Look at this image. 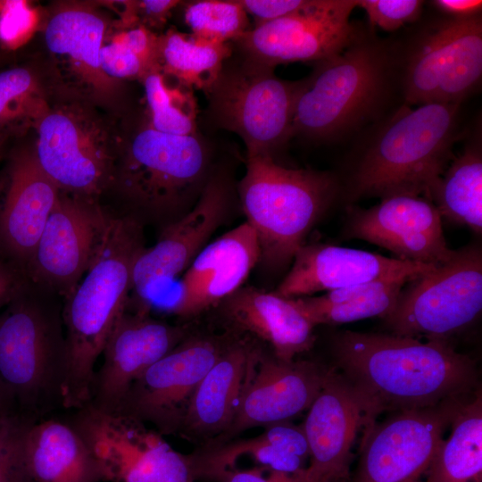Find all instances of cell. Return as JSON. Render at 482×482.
Here are the masks:
<instances>
[{
	"instance_id": "obj_1",
	"label": "cell",
	"mask_w": 482,
	"mask_h": 482,
	"mask_svg": "<svg viewBox=\"0 0 482 482\" xmlns=\"http://www.w3.org/2000/svg\"><path fill=\"white\" fill-rule=\"evenodd\" d=\"M344 378L374 420L383 411H409L461 398L471 392L477 371L471 359L446 340L345 330L333 343Z\"/></svg>"
},
{
	"instance_id": "obj_2",
	"label": "cell",
	"mask_w": 482,
	"mask_h": 482,
	"mask_svg": "<svg viewBox=\"0 0 482 482\" xmlns=\"http://www.w3.org/2000/svg\"><path fill=\"white\" fill-rule=\"evenodd\" d=\"M396 90L392 42L361 28L343 51L313 63L300 79L293 137L328 143L349 137L386 116Z\"/></svg>"
},
{
	"instance_id": "obj_3",
	"label": "cell",
	"mask_w": 482,
	"mask_h": 482,
	"mask_svg": "<svg viewBox=\"0 0 482 482\" xmlns=\"http://www.w3.org/2000/svg\"><path fill=\"white\" fill-rule=\"evenodd\" d=\"M459 112V104H403L373 124L347 182V199H429L453 157Z\"/></svg>"
},
{
	"instance_id": "obj_4",
	"label": "cell",
	"mask_w": 482,
	"mask_h": 482,
	"mask_svg": "<svg viewBox=\"0 0 482 482\" xmlns=\"http://www.w3.org/2000/svg\"><path fill=\"white\" fill-rule=\"evenodd\" d=\"M225 154L211 134L160 132L146 115L117 154L112 186L125 201L123 215L162 230L195 206Z\"/></svg>"
},
{
	"instance_id": "obj_5",
	"label": "cell",
	"mask_w": 482,
	"mask_h": 482,
	"mask_svg": "<svg viewBox=\"0 0 482 482\" xmlns=\"http://www.w3.org/2000/svg\"><path fill=\"white\" fill-rule=\"evenodd\" d=\"M143 227L124 215L111 219L87 272L63 299L68 366L63 408L88 403L95 364L127 306L136 259L145 246Z\"/></svg>"
},
{
	"instance_id": "obj_6",
	"label": "cell",
	"mask_w": 482,
	"mask_h": 482,
	"mask_svg": "<svg viewBox=\"0 0 482 482\" xmlns=\"http://www.w3.org/2000/svg\"><path fill=\"white\" fill-rule=\"evenodd\" d=\"M63 299L26 278L0 312V380L35 420L63 408L68 355Z\"/></svg>"
},
{
	"instance_id": "obj_7",
	"label": "cell",
	"mask_w": 482,
	"mask_h": 482,
	"mask_svg": "<svg viewBox=\"0 0 482 482\" xmlns=\"http://www.w3.org/2000/svg\"><path fill=\"white\" fill-rule=\"evenodd\" d=\"M338 190L336 176L328 171L290 169L267 156L246 158L237 192L258 239V263L279 270L292 262Z\"/></svg>"
},
{
	"instance_id": "obj_8",
	"label": "cell",
	"mask_w": 482,
	"mask_h": 482,
	"mask_svg": "<svg viewBox=\"0 0 482 482\" xmlns=\"http://www.w3.org/2000/svg\"><path fill=\"white\" fill-rule=\"evenodd\" d=\"M275 69L232 44L231 54L204 93L206 106L200 112V129L211 135L218 130L235 133L245 146L246 158L276 160L293 138L300 80L282 79Z\"/></svg>"
},
{
	"instance_id": "obj_9",
	"label": "cell",
	"mask_w": 482,
	"mask_h": 482,
	"mask_svg": "<svg viewBox=\"0 0 482 482\" xmlns=\"http://www.w3.org/2000/svg\"><path fill=\"white\" fill-rule=\"evenodd\" d=\"M419 25L402 43L392 42L403 104H461L481 81V14L440 13Z\"/></svg>"
},
{
	"instance_id": "obj_10",
	"label": "cell",
	"mask_w": 482,
	"mask_h": 482,
	"mask_svg": "<svg viewBox=\"0 0 482 482\" xmlns=\"http://www.w3.org/2000/svg\"><path fill=\"white\" fill-rule=\"evenodd\" d=\"M482 309V253L470 245L410 280L385 318L393 334L445 340L470 326Z\"/></svg>"
},
{
	"instance_id": "obj_11",
	"label": "cell",
	"mask_w": 482,
	"mask_h": 482,
	"mask_svg": "<svg viewBox=\"0 0 482 482\" xmlns=\"http://www.w3.org/2000/svg\"><path fill=\"white\" fill-rule=\"evenodd\" d=\"M234 161L226 152L195 206L139 253L132 271L131 302L151 310L158 289L180 277L230 217L239 204Z\"/></svg>"
},
{
	"instance_id": "obj_12",
	"label": "cell",
	"mask_w": 482,
	"mask_h": 482,
	"mask_svg": "<svg viewBox=\"0 0 482 482\" xmlns=\"http://www.w3.org/2000/svg\"><path fill=\"white\" fill-rule=\"evenodd\" d=\"M71 423L98 460L105 481H195L189 455L174 450L161 433L140 420L87 403Z\"/></svg>"
},
{
	"instance_id": "obj_13",
	"label": "cell",
	"mask_w": 482,
	"mask_h": 482,
	"mask_svg": "<svg viewBox=\"0 0 482 482\" xmlns=\"http://www.w3.org/2000/svg\"><path fill=\"white\" fill-rule=\"evenodd\" d=\"M235 340L187 336L133 383L116 413L151 423L162 435L179 431L196 386Z\"/></svg>"
},
{
	"instance_id": "obj_14",
	"label": "cell",
	"mask_w": 482,
	"mask_h": 482,
	"mask_svg": "<svg viewBox=\"0 0 482 482\" xmlns=\"http://www.w3.org/2000/svg\"><path fill=\"white\" fill-rule=\"evenodd\" d=\"M461 398L398 411L365 430L355 482H420L461 405Z\"/></svg>"
},
{
	"instance_id": "obj_15",
	"label": "cell",
	"mask_w": 482,
	"mask_h": 482,
	"mask_svg": "<svg viewBox=\"0 0 482 482\" xmlns=\"http://www.w3.org/2000/svg\"><path fill=\"white\" fill-rule=\"evenodd\" d=\"M357 0H309L302 9L253 27L233 46L276 68L282 63L312 62L343 51L361 27L350 21Z\"/></svg>"
},
{
	"instance_id": "obj_16",
	"label": "cell",
	"mask_w": 482,
	"mask_h": 482,
	"mask_svg": "<svg viewBox=\"0 0 482 482\" xmlns=\"http://www.w3.org/2000/svg\"><path fill=\"white\" fill-rule=\"evenodd\" d=\"M112 217L93 198L61 192L26 270L28 278L64 299L87 272Z\"/></svg>"
},
{
	"instance_id": "obj_17",
	"label": "cell",
	"mask_w": 482,
	"mask_h": 482,
	"mask_svg": "<svg viewBox=\"0 0 482 482\" xmlns=\"http://www.w3.org/2000/svg\"><path fill=\"white\" fill-rule=\"evenodd\" d=\"M150 309L128 301L104 347L88 403L116 413L133 383L189 334L186 327L157 320Z\"/></svg>"
},
{
	"instance_id": "obj_18",
	"label": "cell",
	"mask_w": 482,
	"mask_h": 482,
	"mask_svg": "<svg viewBox=\"0 0 482 482\" xmlns=\"http://www.w3.org/2000/svg\"><path fill=\"white\" fill-rule=\"evenodd\" d=\"M37 131L36 158L61 192L93 198L112 184L117 153L89 120L73 111L46 112Z\"/></svg>"
},
{
	"instance_id": "obj_19",
	"label": "cell",
	"mask_w": 482,
	"mask_h": 482,
	"mask_svg": "<svg viewBox=\"0 0 482 482\" xmlns=\"http://www.w3.org/2000/svg\"><path fill=\"white\" fill-rule=\"evenodd\" d=\"M442 219L431 200L395 195L368 209L350 207L345 234L381 246L399 260L438 266L455 253L446 244Z\"/></svg>"
},
{
	"instance_id": "obj_20",
	"label": "cell",
	"mask_w": 482,
	"mask_h": 482,
	"mask_svg": "<svg viewBox=\"0 0 482 482\" xmlns=\"http://www.w3.org/2000/svg\"><path fill=\"white\" fill-rule=\"evenodd\" d=\"M327 373L312 362H285L265 356L259 349L249 367L234 419L229 428L214 438V445L226 443L253 427L285 422L309 408Z\"/></svg>"
},
{
	"instance_id": "obj_21",
	"label": "cell",
	"mask_w": 482,
	"mask_h": 482,
	"mask_svg": "<svg viewBox=\"0 0 482 482\" xmlns=\"http://www.w3.org/2000/svg\"><path fill=\"white\" fill-rule=\"evenodd\" d=\"M374 424L366 403L342 376L328 370L302 427L311 463L297 474L302 482H344L357 432Z\"/></svg>"
},
{
	"instance_id": "obj_22",
	"label": "cell",
	"mask_w": 482,
	"mask_h": 482,
	"mask_svg": "<svg viewBox=\"0 0 482 482\" xmlns=\"http://www.w3.org/2000/svg\"><path fill=\"white\" fill-rule=\"evenodd\" d=\"M260 259L255 232L246 222L210 242L180 276L166 312L188 318L218 306L244 287Z\"/></svg>"
},
{
	"instance_id": "obj_23",
	"label": "cell",
	"mask_w": 482,
	"mask_h": 482,
	"mask_svg": "<svg viewBox=\"0 0 482 482\" xmlns=\"http://www.w3.org/2000/svg\"><path fill=\"white\" fill-rule=\"evenodd\" d=\"M435 267L328 244H304L273 292L289 299L306 297L382 278L419 277Z\"/></svg>"
},
{
	"instance_id": "obj_24",
	"label": "cell",
	"mask_w": 482,
	"mask_h": 482,
	"mask_svg": "<svg viewBox=\"0 0 482 482\" xmlns=\"http://www.w3.org/2000/svg\"><path fill=\"white\" fill-rule=\"evenodd\" d=\"M60 194L35 153L25 151L13 156L0 210V249L24 273Z\"/></svg>"
},
{
	"instance_id": "obj_25",
	"label": "cell",
	"mask_w": 482,
	"mask_h": 482,
	"mask_svg": "<svg viewBox=\"0 0 482 482\" xmlns=\"http://www.w3.org/2000/svg\"><path fill=\"white\" fill-rule=\"evenodd\" d=\"M218 307L231 326L269 344L279 360L293 361L314 343L315 326L294 299L247 286L237 290Z\"/></svg>"
},
{
	"instance_id": "obj_26",
	"label": "cell",
	"mask_w": 482,
	"mask_h": 482,
	"mask_svg": "<svg viewBox=\"0 0 482 482\" xmlns=\"http://www.w3.org/2000/svg\"><path fill=\"white\" fill-rule=\"evenodd\" d=\"M260 348L236 339L200 381L191 395L179 431L212 437L230 426L251 362Z\"/></svg>"
},
{
	"instance_id": "obj_27",
	"label": "cell",
	"mask_w": 482,
	"mask_h": 482,
	"mask_svg": "<svg viewBox=\"0 0 482 482\" xmlns=\"http://www.w3.org/2000/svg\"><path fill=\"white\" fill-rule=\"evenodd\" d=\"M25 457L34 482H103L102 467L71 422L35 421L28 429Z\"/></svg>"
},
{
	"instance_id": "obj_28",
	"label": "cell",
	"mask_w": 482,
	"mask_h": 482,
	"mask_svg": "<svg viewBox=\"0 0 482 482\" xmlns=\"http://www.w3.org/2000/svg\"><path fill=\"white\" fill-rule=\"evenodd\" d=\"M104 32L105 23L96 12L68 8L50 19L45 40L50 52L63 61L75 79L104 91L111 79L102 71L99 61Z\"/></svg>"
},
{
	"instance_id": "obj_29",
	"label": "cell",
	"mask_w": 482,
	"mask_h": 482,
	"mask_svg": "<svg viewBox=\"0 0 482 482\" xmlns=\"http://www.w3.org/2000/svg\"><path fill=\"white\" fill-rule=\"evenodd\" d=\"M415 278L405 275L382 278L320 296L294 300L314 326L347 323L376 316L385 319L395 309L403 287Z\"/></svg>"
},
{
	"instance_id": "obj_30",
	"label": "cell",
	"mask_w": 482,
	"mask_h": 482,
	"mask_svg": "<svg viewBox=\"0 0 482 482\" xmlns=\"http://www.w3.org/2000/svg\"><path fill=\"white\" fill-rule=\"evenodd\" d=\"M426 474L425 482L482 481V400L465 402L451 424Z\"/></svg>"
},
{
	"instance_id": "obj_31",
	"label": "cell",
	"mask_w": 482,
	"mask_h": 482,
	"mask_svg": "<svg viewBox=\"0 0 482 482\" xmlns=\"http://www.w3.org/2000/svg\"><path fill=\"white\" fill-rule=\"evenodd\" d=\"M429 199L442 218L482 231V154L470 143L437 181Z\"/></svg>"
},
{
	"instance_id": "obj_32",
	"label": "cell",
	"mask_w": 482,
	"mask_h": 482,
	"mask_svg": "<svg viewBox=\"0 0 482 482\" xmlns=\"http://www.w3.org/2000/svg\"><path fill=\"white\" fill-rule=\"evenodd\" d=\"M231 53V43L169 29L159 36L157 64L165 74L204 93Z\"/></svg>"
},
{
	"instance_id": "obj_33",
	"label": "cell",
	"mask_w": 482,
	"mask_h": 482,
	"mask_svg": "<svg viewBox=\"0 0 482 482\" xmlns=\"http://www.w3.org/2000/svg\"><path fill=\"white\" fill-rule=\"evenodd\" d=\"M151 126L163 133L191 136L199 128L200 109L195 89L165 74L158 65L141 79Z\"/></svg>"
},
{
	"instance_id": "obj_34",
	"label": "cell",
	"mask_w": 482,
	"mask_h": 482,
	"mask_svg": "<svg viewBox=\"0 0 482 482\" xmlns=\"http://www.w3.org/2000/svg\"><path fill=\"white\" fill-rule=\"evenodd\" d=\"M180 5L190 33L210 41L233 43L252 28L239 0H191Z\"/></svg>"
},
{
	"instance_id": "obj_35",
	"label": "cell",
	"mask_w": 482,
	"mask_h": 482,
	"mask_svg": "<svg viewBox=\"0 0 482 482\" xmlns=\"http://www.w3.org/2000/svg\"><path fill=\"white\" fill-rule=\"evenodd\" d=\"M243 454L251 455L272 471L295 474L302 470L303 459L270 445L265 433L250 439L211 446L196 454V464L202 474L209 476L229 470Z\"/></svg>"
},
{
	"instance_id": "obj_36",
	"label": "cell",
	"mask_w": 482,
	"mask_h": 482,
	"mask_svg": "<svg viewBox=\"0 0 482 482\" xmlns=\"http://www.w3.org/2000/svg\"><path fill=\"white\" fill-rule=\"evenodd\" d=\"M40 102L36 80L27 69L15 67L0 71V129L42 116L45 112Z\"/></svg>"
},
{
	"instance_id": "obj_37",
	"label": "cell",
	"mask_w": 482,
	"mask_h": 482,
	"mask_svg": "<svg viewBox=\"0 0 482 482\" xmlns=\"http://www.w3.org/2000/svg\"><path fill=\"white\" fill-rule=\"evenodd\" d=\"M35 420L14 412L0 418V482H34L25 457V439Z\"/></svg>"
},
{
	"instance_id": "obj_38",
	"label": "cell",
	"mask_w": 482,
	"mask_h": 482,
	"mask_svg": "<svg viewBox=\"0 0 482 482\" xmlns=\"http://www.w3.org/2000/svg\"><path fill=\"white\" fill-rule=\"evenodd\" d=\"M38 12L27 1H0V44L13 50L24 45L36 31Z\"/></svg>"
},
{
	"instance_id": "obj_39",
	"label": "cell",
	"mask_w": 482,
	"mask_h": 482,
	"mask_svg": "<svg viewBox=\"0 0 482 482\" xmlns=\"http://www.w3.org/2000/svg\"><path fill=\"white\" fill-rule=\"evenodd\" d=\"M424 3L420 0H357V6L366 12L370 26L393 32L404 24L417 21Z\"/></svg>"
},
{
	"instance_id": "obj_40",
	"label": "cell",
	"mask_w": 482,
	"mask_h": 482,
	"mask_svg": "<svg viewBox=\"0 0 482 482\" xmlns=\"http://www.w3.org/2000/svg\"><path fill=\"white\" fill-rule=\"evenodd\" d=\"M100 67L110 79H141L150 67L139 56L120 43L112 41L100 51ZM155 67V66H154Z\"/></svg>"
},
{
	"instance_id": "obj_41",
	"label": "cell",
	"mask_w": 482,
	"mask_h": 482,
	"mask_svg": "<svg viewBox=\"0 0 482 482\" xmlns=\"http://www.w3.org/2000/svg\"><path fill=\"white\" fill-rule=\"evenodd\" d=\"M249 17L252 28L279 19L303 8L309 0H239ZM251 28V29H252Z\"/></svg>"
},
{
	"instance_id": "obj_42",
	"label": "cell",
	"mask_w": 482,
	"mask_h": 482,
	"mask_svg": "<svg viewBox=\"0 0 482 482\" xmlns=\"http://www.w3.org/2000/svg\"><path fill=\"white\" fill-rule=\"evenodd\" d=\"M273 446L303 459L309 455V446L302 428L286 422L268 426L264 431Z\"/></svg>"
},
{
	"instance_id": "obj_43",
	"label": "cell",
	"mask_w": 482,
	"mask_h": 482,
	"mask_svg": "<svg viewBox=\"0 0 482 482\" xmlns=\"http://www.w3.org/2000/svg\"><path fill=\"white\" fill-rule=\"evenodd\" d=\"M181 1L176 0H144L133 4V13L140 14V24L148 26H162L167 20L172 9L179 5Z\"/></svg>"
},
{
	"instance_id": "obj_44",
	"label": "cell",
	"mask_w": 482,
	"mask_h": 482,
	"mask_svg": "<svg viewBox=\"0 0 482 482\" xmlns=\"http://www.w3.org/2000/svg\"><path fill=\"white\" fill-rule=\"evenodd\" d=\"M26 274L10 261L0 257V312L20 290Z\"/></svg>"
},
{
	"instance_id": "obj_45",
	"label": "cell",
	"mask_w": 482,
	"mask_h": 482,
	"mask_svg": "<svg viewBox=\"0 0 482 482\" xmlns=\"http://www.w3.org/2000/svg\"><path fill=\"white\" fill-rule=\"evenodd\" d=\"M272 471V470H271ZM215 482H299L287 473L272 471L270 477L264 478L257 469L251 470H225L209 478Z\"/></svg>"
},
{
	"instance_id": "obj_46",
	"label": "cell",
	"mask_w": 482,
	"mask_h": 482,
	"mask_svg": "<svg viewBox=\"0 0 482 482\" xmlns=\"http://www.w3.org/2000/svg\"><path fill=\"white\" fill-rule=\"evenodd\" d=\"M430 3L440 13L455 18L479 15L482 10L480 0H435Z\"/></svg>"
},
{
	"instance_id": "obj_47",
	"label": "cell",
	"mask_w": 482,
	"mask_h": 482,
	"mask_svg": "<svg viewBox=\"0 0 482 482\" xmlns=\"http://www.w3.org/2000/svg\"><path fill=\"white\" fill-rule=\"evenodd\" d=\"M14 412H19L14 399L0 380V418Z\"/></svg>"
}]
</instances>
